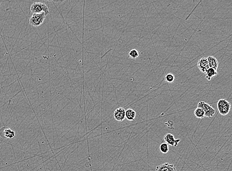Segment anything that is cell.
I'll return each instance as SVG.
<instances>
[{
	"mask_svg": "<svg viewBox=\"0 0 232 171\" xmlns=\"http://www.w3.org/2000/svg\"><path fill=\"white\" fill-rule=\"evenodd\" d=\"M47 16V14L45 12L34 13L29 19V22L31 26L37 27L42 25Z\"/></svg>",
	"mask_w": 232,
	"mask_h": 171,
	"instance_id": "6da1fadb",
	"label": "cell"
},
{
	"mask_svg": "<svg viewBox=\"0 0 232 171\" xmlns=\"http://www.w3.org/2000/svg\"><path fill=\"white\" fill-rule=\"evenodd\" d=\"M30 11L34 13H41L45 12L47 15L49 13V9L46 4L43 3H33L30 7Z\"/></svg>",
	"mask_w": 232,
	"mask_h": 171,
	"instance_id": "7a4b0ae2",
	"label": "cell"
},
{
	"mask_svg": "<svg viewBox=\"0 0 232 171\" xmlns=\"http://www.w3.org/2000/svg\"><path fill=\"white\" fill-rule=\"evenodd\" d=\"M231 104L227 100L221 99L217 103V108L219 113L222 115H227L231 109Z\"/></svg>",
	"mask_w": 232,
	"mask_h": 171,
	"instance_id": "3957f363",
	"label": "cell"
},
{
	"mask_svg": "<svg viewBox=\"0 0 232 171\" xmlns=\"http://www.w3.org/2000/svg\"><path fill=\"white\" fill-rule=\"evenodd\" d=\"M198 107L202 108L205 112V116L210 118L212 117L215 114V110L213 108L205 102L201 101L198 104Z\"/></svg>",
	"mask_w": 232,
	"mask_h": 171,
	"instance_id": "277c9868",
	"label": "cell"
},
{
	"mask_svg": "<svg viewBox=\"0 0 232 171\" xmlns=\"http://www.w3.org/2000/svg\"><path fill=\"white\" fill-rule=\"evenodd\" d=\"M16 136L14 131L7 127H3L0 129V136L5 139H12Z\"/></svg>",
	"mask_w": 232,
	"mask_h": 171,
	"instance_id": "5b68a950",
	"label": "cell"
},
{
	"mask_svg": "<svg viewBox=\"0 0 232 171\" xmlns=\"http://www.w3.org/2000/svg\"><path fill=\"white\" fill-rule=\"evenodd\" d=\"M164 140L166 144L168 145H170L172 146H177L179 143L181 141V139H178L177 140L175 139L174 136L171 134L168 133L164 136Z\"/></svg>",
	"mask_w": 232,
	"mask_h": 171,
	"instance_id": "8992f818",
	"label": "cell"
},
{
	"mask_svg": "<svg viewBox=\"0 0 232 171\" xmlns=\"http://www.w3.org/2000/svg\"><path fill=\"white\" fill-rule=\"evenodd\" d=\"M125 112L126 110L123 108H117L114 112V118L117 121H122L125 119Z\"/></svg>",
	"mask_w": 232,
	"mask_h": 171,
	"instance_id": "52a82bcc",
	"label": "cell"
},
{
	"mask_svg": "<svg viewBox=\"0 0 232 171\" xmlns=\"http://www.w3.org/2000/svg\"><path fill=\"white\" fill-rule=\"evenodd\" d=\"M198 67L201 72L205 73L207 70L209 68L207 58L202 57L200 59L198 63Z\"/></svg>",
	"mask_w": 232,
	"mask_h": 171,
	"instance_id": "ba28073f",
	"label": "cell"
},
{
	"mask_svg": "<svg viewBox=\"0 0 232 171\" xmlns=\"http://www.w3.org/2000/svg\"><path fill=\"white\" fill-rule=\"evenodd\" d=\"M155 171H177L174 165L168 163L161 164L156 167Z\"/></svg>",
	"mask_w": 232,
	"mask_h": 171,
	"instance_id": "9c48e42d",
	"label": "cell"
},
{
	"mask_svg": "<svg viewBox=\"0 0 232 171\" xmlns=\"http://www.w3.org/2000/svg\"><path fill=\"white\" fill-rule=\"evenodd\" d=\"M209 68H212L217 71L218 67V62L216 58L212 56H209L207 58Z\"/></svg>",
	"mask_w": 232,
	"mask_h": 171,
	"instance_id": "30bf717a",
	"label": "cell"
},
{
	"mask_svg": "<svg viewBox=\"0 0 232 171\" xmlns=\"http://www.w3.org/2000/svg\"><path fill=\"white\" fill-rule=\"evenodd\" d=\"M136 111L132 110V109L129 108L127 111H126V112H125V118H126L127 119L129 120V121H133V120H134L135 117H136Z\"/></svg>",
	"mask_w": 232,
	"mask_h": 171,
	"instance_id": "8fae6325",
	"label": "cell"
},
{
	"mask_svg": "<svg viewBox=\"0 0 232 171\" xmlns=\"http://www.w3.org/2000/svg\"><path fill=\"white\" fill-rule=\"evenodd\" d=\"M206 78L208 81L211 80V78L217 75V72L212 68H209L207 70L206 73Z\"/></svg>",
	"mask_w": 232,
	"mask_h": 171,
	"instance_id": "7c38bea8",
	"label": "cell"
},
{
	"mask_svg": "<svg viewBox=\"0 0 232 171\" xmlns=\"http://www.w3.org/2000/svg\"><path fill=\"white\" fill-rule=\"evenodd\" d=\"M194 115L196 118H198L202 119L205 118V112L202 108H197L194 111Z\"/></svg>",
	"mask_w": 232,
	"mask_h": 171,
	"instance_id": "4fadbf2b",
	"label": "cell"
},
{
	"mask_svg": "<svg viewBox=\"0 0 232 171\" xmlns=\"http://www.w3.org/2000/svg\"><path fill=\"white\" fill-rule=\"evenodd\" d=\"M159 149L162 153L164 154H166L169 150V146L166 142H163L160 145Z\"/></svg>",
	"mask_w": 232,
	"mask_h": 171,
	"instance_id": "5bb4252c",
	"label": "cell"
},
{
	"mask_svg": "<svg viewBox=\"0 0 232 171\" xmlns=\"http://www.w3.org/2000/svg\"><path fill=\"white\" fill-rule=\"evenodd\" d=\"M139 55V51L136 49H133L129 53V56L132 59H136L137 57H138Z\"/></svg>",
	"mask_w": 232,
	"mask_h": 171,
	"instance_id": "9a60e30c",
	"label": "cell"
},
{
	"mask_svg": "<svg viewBox=\"0 0 232 171\" xmlns=\"http://www.w3.org/2000/svg\"><path fill=\"white\" fill-rule=\"evenodd\" d=\"M164 78L168 83H172L175 80V76L172 73H169L166 75Z\"/></svg>",
	"mask_w": 232,
	"mask_h": 171,
	"instance_id": "2e32d148",
	"label": "cell"
}]
</instances>
